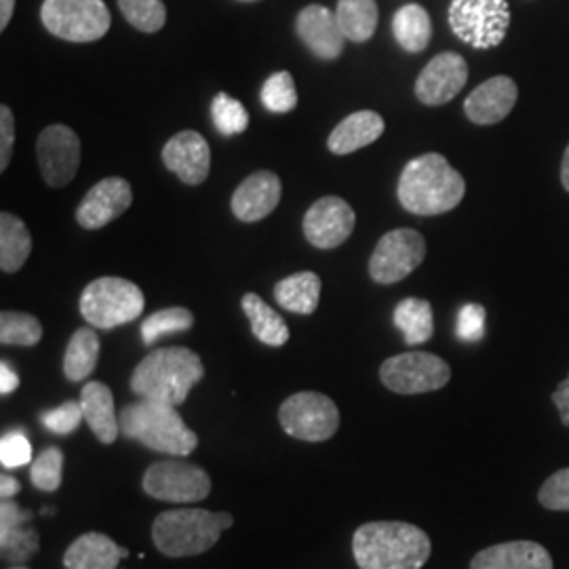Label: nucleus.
I'll return each mask as SVG.
<instances>
[{
	"label": "nucleus",
	"mask_w": 569,
	"mask_h": 569,
	"mask_svg": "<svg viewBox=\"0 0 569 569\" xmlns=\"http://www.w3.org/2000/svg\"><path fill=\"white\" fill-rule=\"evenodd\" d=\"M430 552L427 531L403 521H371L352 536L359 569H422Z\"/></svg>",
	"instance_id": "1"
},
{
	"label": "nucleus",
	"mask_w": 569,
	"mask_h": 569,
	"mask_svg": "<svg viewBox=\"0 0 569 569\" xmlns=\"http://www.w3.org/2000/svg\"><path fill=\"white\" fill-rule=\"evenodd\" d=\"M397 194L409 213L439 216L460 204L467 194V182L446 157L428 152L406 164Z\"/></svg>",
	"instance_id": "2"
},
{
	"label": "nucleus",
	"mask_w": 569,
	"mask_h": 569,
	"mask_svg": "<svg viewBox=\"0 0 569 569\" xmlns=\"http://www.w3.org/2000/svg\"><path fill=\"white\" fill-rule=\"evenodd\" d=\"M204 376L201 357L183 346L157 348L131 373V390L142 397L180 407Z\"/></svg>",
	"instance_id": "3"
},
{
	"label": "nucleus",
	"mask_w": 569,
	"mask_h": 569,
	"mask_svg": "<svg viewBox=\"0 0 569 569\" xmlns=\"http://www.w3.org/2000/svg\"><path fill=\"white\" fill-rule=\"evenodd\" d=\"M121 435L142 443L143 448L186 458L199 448V437L186 427L178 407L142 399L138 403L122 407L119 413Z\"/></svg>",
	"instance_id": "4"
},
{
	"label": "nucleus",
	"mask_w": 569,
	"mask_h": 569,
	"mask_svg": "<svg viewBox=\"0 0 569 569\" xmlns=\"http://www.w3.org/2000/svg\"><path fill=\"white\" fill-rule=\"evenodd\" d=\"M230 512L173 509L161 512L152 523V542L164 557H197L213 549L226 529L232 528Z\"/></svg>",
	"instance_id": "5"
},
{
	"label": "nucleus",
	"mask_w": 569,
	"mask_h": 569,
	"mask_svg": "<svg viewBox=\"0 0 569 569\" xmlns=\"http://www.w3.org/2000/svg\"><path fill=\"white\" fill-rule=\"evenodd\" d=\"M82 319L96 329H114L136 321L143 312L142 289L121 277H102L81 293Z\"/></svg>",
	"instance_id": "6"
},
{
	"label": "nucleus",
	"mask_w": 569,
	"mask_h": 569,
	"mask_svg": "<svg viewBox=\"0 0 569 569\" xmlns=\"http://www.w3.org/2000/svg\"><path fill=\"white\" fill-rule=\"evenodd\" d=\"M451 32L472 49H493L507 39L510 7L507 0H451Z\"/></svg>",
	"instance_id": "7"
},
{
	"label": "nucleus",
	"mask_w": 569,
	"mask_h": 569,
	"mask_svg": "<svg viewBox=\"0 0 569 569\" xmlns=\"http://www.w3.org/2000/svg\"><path fill=\"white\" fill-rule=\"evenodd\" d=\"M41 21L61 41L93 42L108 34L112 16L103 0H44Z\"/></svg>",
	"instance_id": "8"
},
{
	"label": "nucleus",
	"mask_w": 569,
	"mask_h": 569,
	"mask_svg": "<svg viewBox=\"0 0 569 569\" xmlns=\"http://www.w3.org/2000/svg\"><path fill=\"white\" fill-rule=\"evenodd\" d=\"M279 422L293 439L321 443L340 428V409L321 392H296L279 407Z\"/></svg>",
	"instance_id": "9"
},
{
	"label": "nucleus",
	"mask_w": 569,
	"mask_h": 569,
	"mask_svg": "<svg viewBox=\"0 0 569 569\" xmlns=\"http://www.w3.org/2000/svg\"><path fill=\"white\" fill-rule=\"evenodd\" d=\"M427 258V241L413 228H397L387 232L371 253L369 277L380 284L399 283L407 279Z\"/></svg>",
	"instance_id": "10"
},
{
	"label": "nucleus",
	"mask_w": 569,
	"mask_h": 569,
	"mask_svg": "<svg viewBox=\"0 0 569 569\" xmlns=\"http://www.w3.org/2000/svg\"><path fill=\"white\" fill-rule=\"evenodd\" d=\"M142 488L150 498L173 505L201 502L211 493V479L203 468L182 460L154 462L143 472Z\"/></svg>",
	"instance_id": "11"
},
{
	"label": "nucleus",
	"mask_w": 569,
	"mask_h": 569,
	"mask_svg": "<svg viewBox=\"0 0 569 569\" xmlns=\"http://www.w3.org/2000/svg\"><path fill=\"white\" fill-rule=\"evenodd\" d=\"M451 378L448 363L430 352H403L380 367L382 385L397 395H422L446 387Z\"/></svg>",
	"instance_id": "12"
},
{
	"label": "nucleus",
	"mask_w": 569,
	"mask_h": 569,
	"mask_svg": "<svg viewBox=\"0 0 569 569\" xmlns=\"http://www.w3.org/2000/svg\"><path fill=\"white\" fill-rule=\"evenodd\" d=\"M37 157L42 180L53 188H63L77 178L81 167V140L66 124H49L39 136Z\"/></svg>",
	"instance_id": "13"
},
{
	"label": "nucleus",
	"mask_w": 569,
	"mask_h": 569,
	"mask_svg": "<svg viewBox=\"0 0 569 569\" xmlns=\"http://www.w3.org/2000/svg\"><path fill=\"white\" fill-rule=\"evenodd\" d=\"M355 224V209L345 199L323 197L306 211V241L317 249H336L350 239Z\"/></svg>",
	"instance_id": "14"
},
{
	"label": "nucleus",
	"mask_w": 569,
	"mask_h": 569,
	"mask_svg": "<svg viewBox=\"0 0 569 569\" xmlns=\"http://www.w3.org/2000/svg\"><path fill=\"white\" fill-rule=\"evenodd\" d=\"M468 81V63L460 53L446 51L428 61L416 81V98L427 106L451 102Z\"/></svg>",
	"instance_id": "15"
},
{
	"label": "nucleus",
	"mask_w": 569,
	"mask_h": 569,
	"mask_svg": "<svg viewBox=\"0 0 569 569\" xmlns=\"http://www.w3.org/2000/svg\"><path fill=\"white\" fill-rule=\"evenodd\" d=\"M131 203H133L131 183L119 176L103 178L102 182L89 188L81 204L77 207V222L87 230H100L112 220L121 218Z\"/></svg>",
	"instance_id": "16"
},
{
	"label": "nucleus",
	"mask_w": 569,
	"mask_h": 569,
	"mask_svg": "<svg viewBox=\"0 0 569 569\" xmlns=\"http://www.w3.org/2000/svg\"><path fill=\"white\" fill-rule=\"evenodd\" d=\"M296 32L308 47V51L315 53L319 60H338L345 51L346 37L340 21L336 18V11L323 4L305 7L296 20Z\"/></svg>",
	"instance_id": "17"
},
{
	"label": "nucleus",
	"mask_w": 569,
	"mask_h": 569,
	"mask_svg": "<svg viewBox=\"0 0 569 569\" xmlns=\"http://www.w3.org/2000/svg\"><path fill=\"white\" fill-rule=\"evenodd\" d=\"M163 163L178 180L199 186L207 180L211 169L209 143L197 131H180L164 143Z\"/></svg>",
	"instance_id": "18"
},
{
	"label": "nucleus",
	"mask_w": 569,
	"mask_h": 569,
	"mask_svg": "<svg viewBox=\"0 0 569 569\" xmlns=\"http://www.w3.org/2000/svg\"><path fill=\"white\" fill-rule=\"evenodd\" d=\"M281 192H283V186L277 173L256 171L249 178H244L234 190L230 201L232 213L247 224L260 222L279 207Z\"/></svg>",
	"instance_id": "19"
},
{
	"label": "nucleus",
	"mask_w": 569,
	"mask_h": 569,
	"mask_svg": "<svg viewBox=\"0 0 569 569\" xmlns=\"http://www.w3.org/2000/svg\"><path fill=\"white\" fill-rule=\"evenodd\" d=\"M519 100L517 82L510 77H493L489 81L479 84L465 102V112L468 121L475 124H496L505 121L512 112L515 103Z\"/></svg>",
	"instance_id": "20"
},
{
	"label": "nucleus",
	"mask_w": 569,
	"mask_h": 569,
	"mask_svg": "<svg viewBox=\"0 0 569 569\" xmlns=\"http://www.w3.org/2000/svg\"><path fill=\"white\" fill-rule=\"evenodd\" d=\"M470 569H552V559L542 545L519 540L477 552Z\"/></svg>",
	"instance_id": "21"
},
{
	"label": "nucleus",
	"mask_w": 569,
	"mask_h": 569,
	"mask_svg": "<svg viewBox=\"0 0 569 569\" xmlns=\"http://www.w3.org/2000/svg\"><path fill=\"white\" fill-rule=\"evenodd\" d=\"M129 550L119 547L110 536L89 531L77 538L63 552L66 569H117Z\"/></svg>",
	"instance_id": "22"
},
{
	"label": "nucleus",
	"mask_w": 569,
	"mask_h": 569,
	"mask_svg": "<svg viewBox=\"0 0 569 569\" xmlns=\"http://www.w3.org/2000/svg\"><path fill=\"white\" fill-rule=\"evenodd\" d=\"M79 401L87 427L91 428L100 443L112 446L121 435V422L114 409L112 390L103 382H89L82 387Z\"/></svg>",
	"instance_id": "23"
},
{
	"label": "nucleus",
	"mask_w": 569,
	"mask_h": 569,
	"mask_svg": "<svg viewBox=\"0 0 569 569\" xmlns=\"http://www.w3.org/2000/svg\"><path fill=\"white\" fill-rule=\"evenodd\" d=\"M385 127H387L385 119L378 112L359 110V112L346 117L345 121L331 131V136L327 140V148L338 157L352 154L369 143L380 140V136L385 133Z\"/></svg>",
	"instance_id": "24"
},
{
	"label": "nucleus",
	"mask_w": 569,
	"mask_h": 569,
	"mask_svg": "<svg viewBox=\"0 0 569 569\" xmlns=\"http://www.w3.org/2000/svg\"><path fill=\"white\" fill-rule=\"evenodd\" d=\"M321 277L317 272H296L274 284V300L287 312L312 315L321 300Z\"/></svg>",
	"instance_id": "25"
},
{
	"label": "nucleus",
	"mask_w": 569,
	"mask_h": 569,
	"mask_svg": "<svg viewBox=\"0 0 569 569\" xmlns=\"http://www.w3.org/2000/svg\"><path fill=\"white\" fill-rule=\"evenodd\" d=\"M98 359H100V336L96 333V327L77 329L63 352V376L70 382H82L96 371Z\"/></svg>",
	"instance_id": "26"
},
{
	"label": "nucleus",
	"mask_w": 569,
	"mask_h": 569,
	"mask_svg": "<svg viewBox=\"0 0 569 569\" xmlns=\"http://www.w3.org/2000/svg\"><path fill=\"white\" fill-rule=\"evenodd\" d=\"M392 34L407 53H422L432 39L427 9L422 4H403L392 18Z\"/></svg>",
	"instance_id": "27"
},
{
	"label": "nucleus",
	"mask_w": 569,
	"mask_h": 569,
	"mask_svg": "<svg viewBox=\"0 0 569 569\" xmlns=\"http://www.w3.org/2000/svg\"><path fill=\"white\" fill-rule=\"evenodd\" d=\"M32 253L30 230L13 213H0V268L7 274L18 272Z\"/></svg>",
	"instance_id": "28"
},
{
	"label": "nucleus",
	"mask_w": 569,
	"mask_h": 569,
	"mask_svg": "<svg viewBox=\"0 0 569 569\" xmlns=\"http://www.w3.org/2000/svg\"><path fill=\"white\" fill-rule=\"evenodd\" d=\"M241 306L251 323L253 336L262 345L272 346V348L287 345L289 327L284 323L283 317L266 305L258 293H244Z\"/></svg>",
	"instance_id": "29"
},
{
	"label": "nucleus",
	"mask_w": 569,
	"mask_h": 569,
	"mask_svg": "<svg viewBox=\"0 0 569 569\" xmlns=\"http://www.w3.org/2000/svg\"><path fill=\"white\" fill-rule=\"evenodd\" d=\"M336 18L345 32L346 41L367 42L378 28V2L376 0H338Z\"/></svg>",
	"instance_id": "30"
},
{
	"label": "nucleus",
	"mask_w": 569,
	"mask_h": 569,
	"mask_svg": "<svg viewBox=\"0 0 569 569\" xmlns=\"http://www.w3.org/2000/svg\"><path fill=\"white\" fill-rule=\"evenodd\" d=\"M395 326L401 329L407 346L425 345L435 333L432 306L420 298H407L395 308Z\"/></svg>",
	"instance_id": "31"
},
{
	"label": "nucleus",
	"mask_w": 569,
	"mask_h": 569,
	"mask_svg": "<svg viewBox=\"0 0 569 569\" xmlns=\"http://www.w3.org/2000/svg\"><path fill=\"white\" fill-rule=\"evenodd\" d=\"M192 326H194V317L188 308L173 306V308L157 310L142 323L143 345L152 346L159 338L171 336V333H182Z\"/></svg>",
	"instance_id": "32"
},
{
	"label": "nucleus",
	"mask_w": 569,
	"mask_h": 569,
	"mask_svg": "<svg viewBox=\"0 0 569 569\" xmlns=\"http://www.w3.org/2000/svg\"><path fill=\"white\" fill-rule=\"evenodd\" d=\"M42 340L41 321L28 312L4 310L0 315V342L4 346H37Z\"/></svg>",
	"instance_id": "33"
},
{
	"label": "nucleus",
	"mask_w": 569,
	"mask_h": 569,
	"mask_svg": "<svg viewBox=\"0 0 569 569\" xmlns=\"http://www.w3.org/2000/svg\"><path fill=\"white\" fill-rule=\"evenodd\" d=\"M119 9L124 20L146 34L163 30L167 23L163 0H119Z\"/></svg>",
	"instance_id": "34"
},
{
	"label": "nucleus",
	"mask_w": 569,
	"mask_h": 569,
	"mask_svg": "<svg viewBox=\"0 0 569 569\" xmlns=\"http://www.w3.org/2000/svg\"><path fill=\"white\" fill-rule=\"evenodd\" d=\"M39 531L30 528V523L0 531L2 557L11 563H26L28 559H32L39 552Z\"/></svg>",
	"instance_id": "35"
},
{
	"label": "nucleus",
	"mask_w": 569,
	"mask_h": 569,
	"mask_svg": "<svg viewBox=\"0 0 569 569\" xmlns=\"http://www.w3.org/2000/svg\"><path fill=\"white\" fill-rule=\"evenodd\" d=\"M260 98H262L266 110H270L274 114L291 112L298 106V91H296V82H293L291 72L281 70V72H274L272 77H268Z\"/></svg>",
	"instance_id": "36"
},
{
	"label": "nucleus",
	"mask_w": 569,
	"mask_h": 569,
	"mask_svg": "<svg viewBox=\"0 0 569 569\" xmlns=\"http://www.w3.org/2000/svg\"><path fill=\"white\" fill-rule=\"evenodd\" d=\"M211 119L222 136H239L249 127V112L243 103L228 93H218L211 102Z\"/></svg>",
	"instance_id": "37"
},
{
	"label": "nucleus",
	"mask_w": 569,
	"mask_h": 569,
	"mask_svg": "<svg viewBox=\"0 0 569 569\" xmlns=\"http://www.w3.org/2000/svg\"><path fill=\"white\" fill-rule=\"evenodd\" d=\"M63 477V453L58 448H47L30 467V481L41 491H58Z\"/></svg>",
	"instance_id": "38"
},
{
	"label": "nucleus",
	"mask_w": 569,
	"mask_h": 569,
	"mask_svg": "<svg viewBox=\"0 0 569 569\" xmlns=\"http://www.w3.org/2000/svg\"><path fill=\"white\" fill-rule=\"evenodd\" d=\"M82 420H84V416H82L81 401H68L63 406L44 411L41 416L42 427L56 435H63V437L74 432Z\"/></svg>",
	"instance_id": "39"
},
{
	"label": "nucleus",
	"mask_w": 569,
	"mask_h": 569,
	"mask_svg": "<svg viewBox=\"0 0 569 569\" xmlns=\"http://www.w3.org/2000/svg\"><path fill=\"white\" fill-rule=\"evenodd\" d=\"M0 462L4 468H21L32 462V446L23 432H7L0 441Z\"/></svg>",
	"instance_id": "40"
},
{
	"label": "nucleus",
	"mask_w": 569,
	"mask_h": 569,
	"mask_svg": "<svg viewBox=\"0 0 569 569\" xmlns=\"http://www.w3.org/2000/svg\"><path fill=\"white\" fill-rule=\"evenodd\" d=\"M538 500L545 509L569 510V468L555 472L540 488Z\"/></svg>",
	"instance_id": "41"
},
{
	"label": "nucleus",
	"mask_w": 569,
	"mask_h": 569,
	"mask_svg": "<svg viewBox=\"0 0 569 569\" xmlns=\"http://www.w3.org/2000/svg\"><path fill=\"white\" fill-rule=\"evenodd\" d=\"M456 331L465 342H479L486 336V308L481 305L462 306Z\"/></svg>",
	"instance_id": "42"
},
{
	"label": "nucleus",
	"mask_w": 569,
	"mask_h": 569,
	"mask_svg": "<svg viewBox=\"0 0 569 569\" xmlns=\"http://www.w3.org/2000/svg\"><path fill=\"white\" fill-rule=\"evenodd\" d=\"M16 143V117L9 106H0V171H7Z\"/></svg>",
	"instance_id": "43"
},
{
	"label": "nucleus",
	"mask_w": 569,
	"mask_h": 569,
	"mask_svg": "<svg viewBox=\"0 0 569 569\" xmlns=\"http://www.w3.org/2000/svg\"><path fill=\"white\" fill-rule=\"evenodd\" d=\"M30 521H32V512L30 510L20 509V505L13 502L11 498L2 500V505H0V531L18 528V526L30 523Z\"/></svg>",
	"instance_id": "44"
},
{
	"label": "nucleus",
	"mask_w": 569,
	"mask_h": 569,
	"mask_svg": "<svg viewBox=\"0 0 569 569\" xmlns=\"http://www.w3.org/2000/svg\"><path fill=\"white\" fill-rule=\"evenodd\" d=\"M552 401H555V406H557L559 413H561V422H563L566 427H569V376L559 385V388L555 390Z\"/></svg>",
	"instance_id": "45"
},
{
	"label": "nucleus",
	"mask_w": 569,
	"mask_h": 569,
	"mask_svg": "<svg viewBox=\"0 0 569 569\" xmlns=\"http://www.w3.org/2000/svg\"><path fill=\"white\" fill-rule=\"evenodd\" d=\"M18 387H20L18 373H16L11 367L7 366V363H2V366H0V392H2V395H11L13 390H18Z\"/></svg>",
	"instance_id": "46"
},
{
	"label": "nucleus",
	"mask_w": 569,
	"mask_h": 569,
	"mask_svg": "<svg viewBox=\"0 0 569 569\" xmlns=\"http://www.w3.org/2000/svg\"><path fill=\"white\" fill-rule=\"evenodd\" d=\"M20 481L18 479H13V477H9V475H2L0 477V496H2V500H9V498H13L16 493H20Z\"/></svg>",
	"instance_id": "47"
},
{
	"label": "nucleus",
	"mask_w": 569,
	"mask_h": 569,
	"mask_svg": "<svg viewBox=\"0 0 569 569\" xmlns=\"http://www.w3.org/2000/svg\"><path fill=\"white\" fill-rule=\"evenodd\" d=\"M13 11H16V0H0V30L9 26Z\"/></svg>",
	"instance_id": "48"
},
{
	"label": "nucleus",
	"mask_w": 569,
	"mask_h": 569,
	"mask_svg": "<svg viewBox=\"0 0 569 569\" xmlns=\"http://www.w3.org/2000/svg\"><path fill=\"white\" fill-rule=\"evenodd\" d=\"M561 183L569 192V143L566 148V154H563V161H561Z\"/></svg>",
	"instance_id": "49"
},
{
	"label": "nucleus",
	"mask_w": 569,
	"mask_h": 569,
	"mask_svg": "<svg viewBox=\"0 0 569 569\" xmlns=\"http://www.w3.org/2000/svg\"><path fill=\"white\" fill-rule=\"evenodd\" d=\"M243 2H256V0H243Z\"/></svg>",
	"instance_id": "50"
},
{
	"label": "nucleus",
	"mask_w": 569,
	"mask_h": 569,
	"mask_svg": "<svg viewBox=\"0 0 569 569\" xmlns=\"http://www.w3.org/2000/svg\"><path fill=\"white\" fill-rule=\"evenodd\" d=\"M13 569H26V568H13Z\"/></svg>",
	"instance_id": "51"
}]
</instances>
